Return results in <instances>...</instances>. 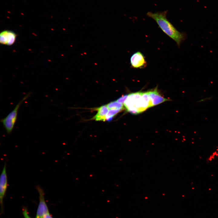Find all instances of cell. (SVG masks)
Masks as SVG:
<instances>
[{
  "label": "cell",
  "mask_w": 218,
  "mask_h": 218,
  "mask_svg": "<svg viewBox=\"0 0 218 218\" xmlns=\"http://www.w3.org/2000/svg\"><path fill=\"white\" fill-rule=\"evenodd\" d=\"M167 11L153 13L148 12L147 15L154 19L159 27L166 34L175 41L179 47L181 44L187 38V35L184 32L178 31L167 17Z\"/></svg>",
  "instance_id": "6da1fadb"
},
{
  "label": "cell",
  "mask_w": 218,
  "mask_h": 218,
  "mask_svg": "<svg viewBox=\"0 0 218 218\" xmlns=\"http://www.w3.org/2000/svg\"><path fill=\"white\" fill-rule=\"evenodd\" d=\"M31 92L26 94L16 105L14 109L4 118L1 120L7 133L10 134L13 130L17 120L18 109L21 104L31 95Z\"/></svg>",
  "instance_id": "7a4b0ae2"
},
{
  "label": "cell",
  "mask_w": 218,
  "mask_h": 218,
  "mask_svg": "<svg viewBox=\"0 0 218 218\" xmlns=\"http://www.w3.org/2000/svg\"><path fill=\"white\" fill-rule=\"evenodd\" d=\"M36 188L39 194V203L35 218H43L44 216L49 212V211L45 201L43 189L39 185H37Z\"/></svg>",
  "instance_id": "3957f363"
},
{
  "label": "cell",
  "mask_w": 218,
  "mask_h": 218,
  "mask_svg": "<svg viewBox=\"0 0 218 218\" xmlns=\"http://www.w3.org/2000/svg\"><path fill=\"white\" fill-rule=\"evenodd\" d=\"M8 186V179L6 171V162L5 161L0 178V202L1 211H3V201Z\"/></svg>",
  "instance_id": "277c9868"
},
{
  "label": "cell",
  "mask_w": 218,
  "mask_h": 218,
  "mask_svg": "<svg viewBox=\"0 0 218 218\" xmlns=\"http://www.w3.org/2000/svg\"><path fill=\"white\" fill-rule=\"evenodd\" d=\"M130 61L131 67L134 68H143L147 65L145 57L140 51L133 54L130 57Z\"/></svg>",
  "instance_id": "5b68a950"
},
{
  "label": "cell",
  "mask_w": 218,
  "mask_h": 218,
  "mask_svg": "<svg viewBox=\"0 0 218 218\" xmlns=\"http://www.w3.org/2000/svg\"><path fill=\"white\" fill-rule=\"evenodd\" d=\"M16 36V34L12 31H3L0 33V42L3 45H12L15 43Z\"/></svg>",
  "instance_id": "8992f818"
},
{
  "label": "cell",
  "mask_w": 218,
  "mask_h": 218,
  "mask_svg": "<svg viewBox=\"0 0 218 218\" xmlns=\"http://www.w3.org/2000/svg\"><path fill=\"white\" fill-rule=\"evenodd\" d=\"M150 97L152 106L153 107L164 102L170 100L161 96L157 91V87L154 90L148 91Z\"/></svg>",
  "instance_id": "52a82bcc"
},
{
  "label": "cell",
  "mask_w": 218,
  "mask_h": 218,
  "mask_svg": "<svg viewBox=\"0 0 218 218\" xmlns=\"http://www.w3.org/2000/svg\"><path fill=\"white\" fill-rule=\"evenodd\" d=\"M96 110L97 111V113L92 119H94L97 121H105L107 114L108 111V109L107 105H102L97 108Z\"/></svg>",
  "instance_id": "ba28073f"
},
{
  "label": "cell",
  "mask_w": 218,
  "mask_h": 218,
  "mask_svg": "<svg viewBox=\"0 0 218 218\" xmlns=\"http://www.w3.org/2000/svg\"><path fill=\"white\" fill-rule=\"evenodd\" d=\"M123 109H110L106 116V120L107 121H111L113 117L117 114L122 111Z\"/></svg>",
  "instance_id": "9c48e42d"
},
{
  "label": "cell",
  "mask_w": 218,
  "mask_h": 218,
  "mask_svg": "<svg viewBox=\"0 0 218 218\" xmlns=\"http://www.w3.org/2000/svg\"><path fill=\"white\" fill-rule=\"evenodd\" d=\"M106 105L109 109H124L123 104L119 103L116 101L111 102Z\"/></svg>",
  "instance_id": "30bf717a"
},
{
  "label": "cell",
  "mask_w": 218,
  "mask_h": 218,
  "mask_svg": "<svg viewBox=\"0 0 218 218\" xmlns=\"http://www.w3.org/2000/svg\"><path fill=\"white\" fill-rule=\"evenodd\" d=\"M217 158H218V149L210 155L207 159V161L208 162H210Z\"/></svg>",
  "instance_id": "8fae6325"
},
{
  "label": "cell",
  "mask_w": 218,
  "mask_h": 218,
  "mask_svg": "<svg viewBox=\"0 0 218 218\" xmlns=\"http://www.w3.org/2000/svg\"><path fill=\"white\" fill-rule=\"evenodd\" d=\"M128 95H125L118 98L116 101L117 102L123 104L127 99Z\"/></svg>",
  "instance_id": "7c38bea8"
},
{
  "label": "cell",
  "mask_w": 218,
  "mask_h": 218,
  "mask_svg": "<svg viewBox=\"0 0 218 218\" xmlns=\"http://www.w3.org/2000/svg\"><path fill=\"white\" fill-rule=\"evenodd\" d=\"M22 214L24 218H32L29 215L27 209L26 208H24L23 209Z\"/></svg>",
  "instance_id": "4fadbf2b"
},
{
  "label": "cell",
  "mask_w": 218,
  "mask_h": 218,
  "mask_svg": "<svg viewBox=\"0 0 218 218\" xmlns=\"http://www.w3.org/2000/svg\"><path fill=\"white\" fill-rule=\"evenodd\" d=\"M43 218H53L49 212L45 215Z\"/></svg>",
  "instance_id": "5bb4252c"
},
{
  "label": "cell",
  "mask_w": 218,
  "mask_h": 218,
  "mask_svg": "<svg viewBox=\"0 0 218 218\" xmlns=\"http://www.w3.org/2000/svg\"><path fill=\"white\" fill-rule=\"evenodd\" d=\"M211 98V97H207V98H205L202 99H201V100L198 101V102H201H201H203V101H207V100H208L209 99H210Z\"/></svg>",
  "instance_id": "9a60e30c"
}]
</instances>
